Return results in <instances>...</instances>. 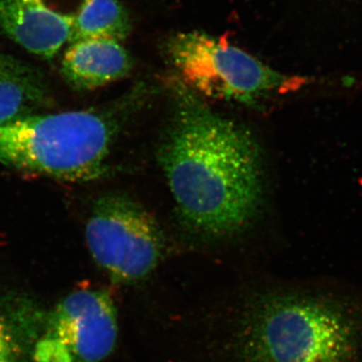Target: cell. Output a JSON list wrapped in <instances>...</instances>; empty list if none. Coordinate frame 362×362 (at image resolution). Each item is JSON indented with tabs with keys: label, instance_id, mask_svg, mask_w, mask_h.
<instances>
[{
	"label": "cell",
	"instance_id": "obj_1",
	"mask_svg": "<svg viewBox=\"0 0 362 362\" xmlns=\"http://www.w3.org/2000/svg\"><path fill=\"white\" fill-rule=\"evenodd\" d=\"M158 157L181 220L209 240L242 233L263 199L259 146L240 124L211 110L178 78Z\"/></svg>",
	"mask_w": 362,
	"mask_h": 362
},
{
	"label": "cell",
	"instance_id": "obj_2",
	"mask_svg": "<svg viewBox=\"0 0 362 362\" xmlns=\"http://www.w3.org/2000/svg\"><path fill=\"white\" fill-rule=\"evenodd\" d=\"M361 354V305L303 290L255 298L233 341L235 362H358Z\"/></svg>",
	"mask_w": 362,
	"mask_h": 362
},
{
	"label": "cell",
	"instance_id": "obj_3",
	"mask_svg": "<svg viewBox=\"0 0 362 362\" xmlns=\"http://www.w3.org/2000/svg\"><path fill=\"white\" fill-rule=\"evenodd\" d=\"M120 127L113 107L35 113L0 126V163L68 182L96 180Z\"/></svg>",
	"mask_w": 362,
	"mask_h": 362
},
{
	"label": "cell",
	"instance_id": "obj_4",
	"mask_svg": "<svg viewBox=\"0 0 362 362\" xmlns=\"http://www.w3.org/2000/svg\"><path fill=\"white\" fill-rule=\"evenodd\" d=\"M166 52L181 82L197 95L211 99L250 106L303 83L273 70L235 45L197 30L173 35Z\"/></svg>",
	"mask_w": 362,
	"mask_h": 362
},
{
	"label": "cell",
	"instance_id": "obj_5",
	"mask_svg": "<svg viewBox=\"0 0 362 362\" xmlns=\"http://www.w3.org/2000/svg\"><path fill=\"white\" fill-rule=\"evenodd\" d=\"M85 237L98 266L118 283L129 284L148 277L163 255L158 223L123 194L103 195L95 202Z\"/></svg>",
	"mask_w": 362,
	"mask_h": 362
},
{
	"label": "cell",
	"instance_id": "obj_6",
	"mask_svg": "<svg viewBox=\"0 0 362 362\" xmlns=\"http://www.w3.org/2000/svg\"><path fill=\"white\" fill-rule=\"evenodd\" d=\"M118 337L115 307L103 290H78L59 302L35 345V362H101Z\"/></svg>",
	"mask_w": 362,
	"mask_h": 362
},
{
	"label": "cell",
	"instance_id": "obj_7",
	"mask_svg": "<svg viewBox=\"0 0 362 362\" xmlns=\"http://www.w3.org/2000/svg\"><path fill=\"white\" fill-rule=\"evenodd\" d=\"M81 7L70 0H0V28L26 52L51 59L70 44Z\"/></svg>",
	"mask_w": 362,
	"mask_h": 362
},
{
	"label": "cell",
	"instance_id": "obj_8",
	"mask_svg": "<svg viewBox=\"0 0 362 362\" xmlns=\"http://www.w3.org/2000/svg\"><path fill=\"white\" fill-rule=\"evenodd\" d=\"M61 73L73 89H99L125 78L133 61L122 42L88 39L69 44L61 64Z\"/></svg>",
	"mask_w": 362,
	"mask_h": 362
},
{
	"label": "cell",
	"instance_id": "obj_9",
	"mask_svg": "<svg viewBox=\"0 0 362 362\" xmlns=\"http://www.w3.org/2000/svg\"><path fill=\"white\" fill-rule=\"evenodd\" d=\"M51 103L37 71L0 52V126L39 113Z\"/></svg>",
	"mask_w": 362,
	"mask_h": 362
},
{
	"label": "cell",
	"instance_id": "obj_10",
	"mask_svg": "<svg viewBox=\"0 0 362 362\" xmlns=\"http://www.w3.org/2000/svg\"><path fill=\"white\" fill-rule=\"evenodd\" d=\"M130 32V16L120 0H84L74 23L70 44L88 39L122 42Z\"/></svg>",
	"mask_w": 362,
	"mask_h": 362
},
{
	"label": "cell",
	"instance_id": "obj_11",
	"mask_svg": "<svg viewBox=\"0 0 362 362\" xmlns=\"http://www.w3.org/2000/svg\"><path fill=\"white\" fill-rule=\"evenodd\" d=\"M0 362H21L20 350L8 326L0 318Z\"/></svg>",
	"mask_w": 362,
	"mask_h": 362
}]
</instances>
